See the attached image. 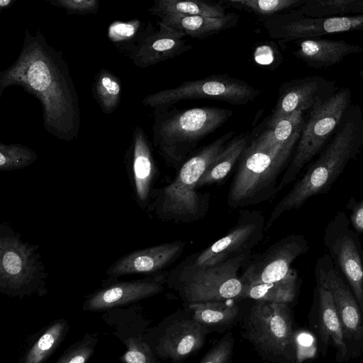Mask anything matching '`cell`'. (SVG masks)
<instances>
[{
	"mask_svg": "<svg viewBox=\"0 0 363 363\" xmlns=\"http://www.w3.org/2000/svg\"><path fill=\"white\" fill-rule=\"evenodd\" d=\"M308 250V242L301 235L281 238L264 251L252 256L243 268L240 279L244 285L277 281L284 278L292 262Z\"/></svg>",
	"mask_w": 363,
	"mask_h": 363,
	"instance_id": "13",
	"label": "cell"
},
{
	"mask_svg": "<svg viewBox=\"0 0 363 363\" xmlns=\"http://www.w3.org/2000/svg\"><path fill=\"white\" fill-rule=\"evenodd\" d=\"M297 281V272L291 268L287 275L279 281L245 285L240 299L251 298L255 301L288 304L296 297Z\"/></svg>",
	"mask_w": 363,
	"mask_h": 363,
	"instance_id": "26",
	"label": "cell"
},
{
	"mask_svg": "<svg viewBox=\"0 0 363 363\" xmlns=\"http://www.w3.org/2000/svg\"><path fill=\"white\" fill-rule=\"evenodd\" d=\"M233 345V334L228 333L208 351L200 363H228Z\"/></svg>",
	"mask_w": 363,
	"mask_h": 363,
	"instance_id": "38",
	"label": "cell"
},
{
	"mask_svg": "<svg viewBox=\"0 0 363 363\" xmlns=\"http://www.w3.org/2000/svg\"><path fill=\"white\" fill-rule=\"evenodd\" d=\"M36 153L20 144H0V170L11 171L24 168L37 160Z\"/></svg>",
	"mask_w": 363,
	"mask_h": 363,
	"instance_id": "35",
	"label": "cell"
},
{
	"mask_svg": "<svg viewBox=\"0 0 363 363\" xmlns=\"http://www.w3.org/2000/svg\"><path fill=\"white\" fill-rule=\"evenodd\" d=\"M14 2H15V1H12V0H0V8L5 9L7 7H9Z\"/></svg>",
	"mask_w": 363,
	"mask_h": 363,
	"instance_id": "41",
	"label": "cell"
},
{
	"mask_svg": "<svg viewBox=\"0 0 363 363\" xmlns=\"http://www.w3.org/2000/svg\"><path fill=\"white\" fill-rule=\"evenodd\" d=\"M166 279L159 274L141 279L116 281L89 295L83 303L84 311L119 308L153 296L164 290Z\"/></svg>",
	"mask_w": 363,
	"mask_h": 363,
	"instance_id": "19",
	"label": "cell"
},
{
	"mask_svg": "<svg viewBox=\"0 0 363 363\" xmlns=\"http://www.w3.org/2000/svg\"><path fill=\"white\" fill-rule=\"evenodd\" d=\"M303 111H296L283 117L271 125L255 140L263 147L282 145L289 142L296 135L301 133L304 126Z\"/></svg>",
	"mask_w": 363,
	"mask_h": 363,
	"instance_id": "32",
	"label": "cell"
},
{
	"mask_svg": "<svg viewBox=\"0 0 363 363\" xmlns=\"http://www.w3.org/2000/svg\"><path fill=\"white\" fill-rule=\"evenodd\" d=\"M264 26L269 35L279 43L320 35L363 30V15L310 18L296 9L268 18Z\"/></svg>",
	"mask_w": 363,
	"mask_h": 363,
	"instance_id": "11",
	"label": "cell"
},
{
	"mask_svg": "<svg viewBox=\"0 0 363 363\" xmlns=\"http://www.w3.org/2000/svg\"><path fill=\"white\" fill-rule=\"evenodd\" d=\"M315 274L317 284L328 289L332 294L345 340L360 341L363 337L362 312L351 289L327 256L318 261Z\"/></svg>",
	"mask_w": 363,
	"mask_h": 363,
	"instance_id": "16",
	"label": "cell"
},
{
	"mask_svg": "<svg viewBox=\"0 0 363 363\" xmlns=\"http://www.w3.org/2000/svg\"><path fill=\"white\" fill-rule=\"evenodd\" d=\"M157 25L158 28L155 29L149 24L130 48L129 57L137 67H150L191 49L183 33L160 21Z\"/></svg>",
	"mask_w": 363,
	"mask_h": 363,
	"instance_id": "17",
	"label": "cell"
},
{
	"mask_svg": "<svg viewBox=\"0 0 363 363\" xmlns=\"http://www.w3.org/2000/svg\"><path fill=\"white\" fill-rule=\"evenodd\" d=\"M320 311V336L323 343L328 344L330 339L337 350L340 359L347 354V348L342 328L331 293L318 284Z\"/></svg>",
	"mask_w": 363,
	"mask_h": 363,
	"instance_id": "25",
	"label": "cell"
},
{
	"mask_svg": "<svg viewBox=\"0 0 363 363\" xmlns=\"http://www.w3.org/2000/svg\"><path fill=\"white\" fill-rule=\"evenodd\" d=\"M185 245L184 241L177 240L133 251L116 261L106 273L116 278L155 272L167 267L179 258Z\"/></svg>",
	"mask_w": 363,
	"mask_h": 363,
	"instance_id": "20",
	"label": "cell"
},
{
	"mask_svg": "<svg viewBox=\"0 0 363 363\" xmlns=\"http://www.w3.org/2000/svg\"><path fill=\"white\" fill-rule=\"evenodd\" d=\"M260 91L245 82L228 75L210 77L183 82L178 86L149 94L143 104L155 110L167 108L182 100L213 99L233 105L253 101Z\"/></svg>",
	"mask_w": 363,
	"mask_h": 363,
	"instance_id": "10",
	"label": "cell"
},
{
	"mask_svg": "<svg viewBox=\"0 0 363 363\" xmlns=\"http://www.w3.org/2000/svg\"><path fill=\"white\" fill-rule=\"evenodd\" d=\"M229 131L188 159L169 184L158 189L152 206L158 218L189 223L202 218L208 208V196L196 191L199 181L232 139Z\"/></svg>",
	"mask_w": 363,
	"mask_h": 363,
	"instance_id": "4",
	"label": "cell"
},
{
	"mask_svg": "<svg viewBox=\"0 0 363 363\" xmlns=\"http://www.w3.org/2000/svg\"><path fill=\"white\" fill-rule=\"evenodd\" d=\"M69 330L65 319L51 323L25 354L21 363H45L62 343Z\"/></svg>",
	"mask_w": 363,
	"mask_h": 363,
	"instance_id": "30",
	"label": "cell"
},
{
	"mask_svg": "<svg viewBox=\"0 0 363 363\" xmlns=\"http://www.w3.org/2000/svg\"><path fill=\"white\" fill-rule=\"evenodd\" d=\"M38 246L21 239L8 225H0V292L23 298L47 294L48 274L37 252Z\"/></svg>",
	"mask_w": 363,
	"mask_h": 363,
	"instance_id": "7",
	"label": "cell"
},
{
	"mask_svg": "<svg viewBox=\"0 0 363 363\" xmlns=\"http://www.w3.org/2000/svg\"><path fill=\"white\" fill-rule=\"evenodd\" d=\"M296 10L310 18L363 15V0H307Z\"/></svg>",
	"mask_w": 363,
	"mask_h": 363,
	"instance_id": "31",
	"label": "cell"
},
{
	"mask_svg": "<svg viewBox=\"0 0 363 363\" xmlns=\"http://www.w3.org/2000/svg\"><path fill=\"white\" fill-rule=\"evenodd\" d=\"M360 76L363 77V69L360 72Z\"/></svg>",
	"mask_w": 363,
	"mask_h": 363,
	"instance_id": "42",
	"label": "cell"
},
{
	"mask_svg": "<svg viewBox=\"0 0 363 363\" xmlns=\"http://www.w3.org/2000/svg\"><path fill=\"white\" fill-rule=\"evenodd\" d=\"M92 90L95 99L105 113H111L118 107L121 84L119 79L110 71L101 69L98 72Z\"/></svg>",
	"mask_w": 363,
	"mask_h": 363,
	"instance_id": "33",
	"label": "cell"
},
{
	"mask_svg": "<svg viewBox=\"0 0 363 363\" xmlns=\"http://www.w3.org/2000/svg\"><path fill=\"white\" fill-rule=\"evenodd\" d=\"M363 147V113L351 105L318 157L273 208L265 230L284 213L298 209L311 197L326 193L350 160Z\"/></svg>",
	"mask_w": 363,
	"mask_h": 363,
	"instance_id": "2",
	"label": "cell"
},
{
	"mask_svg": "<svg viewBox=\"0 0 363 363\" xmlns=\"http://www.w3.org/2000/svg\"><path fill=\"white\" fill-rule=\"evenodd\" d=\"M251 257L252 252H246L213 264L200 265L189 256L169 272L166 284L187 306L238 300L245 286L239 272Z\"/></svg>",
	"mask_w": 363,
	"mask_h": 363,
	"instance_id": "5",
	"label": "cell"
},
{
	"mask_svg": "<svg viewBox=\"0 0 363 363\" xmlns=\"http://www.w3.org/2000/svg\"><path fill=\"white\" fill-rule=\"evenodd\" d=\"M164 24L194 38L203 40L226 29L234 27L238 22V16L234 13L223 17L213 18L202 16H189L167 13L159 16Z\"/></svg>",
	"mask_w": 363,
	"mask_h": 363,
	"instance_id": "24",
	"label": "cell"
},
{
	"mask_svg": "<svg viewBox=\"0 0 363 363\" xmlns=\"http://www.w3.org/2000/svg\"><path fill=\"white\" fill-rule=\"evenodd\" d=\"M103 319L113 330V334L126 347L121 356L123 363H160L150 345L146 341L147 322L142 316L140 308H111Z\"/></svg>",
	"mask_w": 363,
	"mask_h": 363,
	"instance_id": "15",
	"label": "cell"
},
{
	"mask_svg": "<svg viewBox=\"0 0 363 363\" xmlns=\"http://www.w3.org/2000/svg\"><path fill=\"white\" fill-rule=\"evenodd\" d=\"M331 252L363 313V262L354 234L347 230L333 242Z\"/></svg>",
	"mask_w": 363,
	"mask_h": 363,
	"instance_id": "23",
	"label": "cell"
},
{
	"mask_svg": "<svg viewBox=\"0 0 363 363\" xmlns=\"http://www.w3.org/2000/svg\"><path fill=\"white\" fill-rule=\"evenodd\" d=\"M142 23L139 20L135 19L128 22L114 21L108 28V38L116 43H123L136 41V35H140Z\"/></svg>",
	"mask_w": 363,
	"mask_h": 363,
	"instance_id": "37",
	"label": "cell"
},
{
	"mask_svg": "<svg viewBox=\"0 0 363 363\" xmlns=\"http://www.w3.org/2000/svg\"><path fill=\"white\" fill-rule=\"evenodd\" d=\"M301 133L282 145L263 147L254 140L247 146L229 188L228 204L230 208L260 203L278 192L279 177L289 164Z\"/></svg>",
	"mask_w": 363,
	"mask_h": 363,
	"instance_id": "3",
	"label": "cell"
},
{
	"mask_svg": "<svg viewBox=\"0 0 363 363\" xmlns=\"http://www.w3.org/2000/svg\"><path fill=\"white\" fill-rule=\"evenodd\" d=\"M307 0H228L233 7L250 11L256 15L271 18L283 12L296 9Z\"/></svg>",
	"mask_w": 363,
	"mask_h": 363,
	"instance_id": "34",
	"label": "cell"
},
{
	"mask_svg": "<svg viewBox=\"0 0 363 363\" xmlns=\"http://www.w3.org/2000/svg\"><path fill=\"white\" fill-rule=\"evenodd\" d=\"M48 2L64 9L68 13L79 15L95 13L99 6L98 0H52Z\"/></svg>",
	"mask_w": 363,
	"mask_h": 363,
	"instance_id": "39",
	"label": "cell"
},
{
	"mask_svg": "<svg viewBox=\"0 0 363 363\" xmlns=\"http://www.w3.org/2000/svg\"><path fill=\"white\" fill-rule=\"evenodd\" d=\"M245 331L258 351L294 362L295 338L288 304L256 301L245 318Z\"/></svg>",
	"mask_w": 363,
	"mask_h": 363,
	"instance_id": "9",
	"label": "cell"
},
{
	"mask_svg": "<svg viewBox=\"0 0 363 363\" xmlns=\"http://www.w3.org/2000/svg\"><path fill=\"white\" fill-rule=\"evenodd\" d=\"M97 342L96 335L86 333L67 349L55 363H86L92 356Z\"/></svg>",
	"mask_w": 363,
	"mask_h": 363,
	"instance_id": "36",
	"label": "cell"
},
{
	"mask_svg": "<svg viewBox=\"0 0 363 363\" xmlns=\"http://www.w3.org/2000/svg\"><path fill=\"white\" fill-rule=\"evenodd\" d=\"M154 143L164 160L177 166L205 137L225 123L230 110L215 106L182 111L155 110Z\"/></svg>",
	"mask_w": 363,
	"mask_h": 363,
	"instance_id": "6",
	"label": "cell"
},
{
	"mask_svg": "<svg viewBox=\"0 0 363 363\" xmlns=\"http://www.w3.org/2000/svg\"><path fill=\"white\" fill-rule=\"evenodd\" d=\"M350 103L351 91L343 87L311 108L296 151L280 179L278 191L294 181L305 165L321 152Z\"/></svg>",
	"mask_w": 363,
	"mask_h": 363,
	"instance_id": "8",
	"label": "cell"
},
{
	"mask_svg": "<svg viewBox=\"0 0 363 363\" xmlns=\"http://www.w3.org/2000/svg\"><path fill=\"white\" fill-rule=\"evenodd\" d=\"M149 11L157 17L167 13H179L220 18L227 14L221 3L201 1L157 0L149 9Z\"/></svg>",
	"mask_w": 363,
	"mask_h": 363,
	"instance_id": "29",
	"label": "cell"
},
{
	"mask_svg": "<svg viewBox=\"0 0 363 363\" xmlns=\"http://www.w3.org/2000/svg\"><path fill=\"white\" fill-rule=\"evenodd\" d=\"M208 331L206 327L192 318L190 313L189 317H169L157 328L147 330L146 335L152 338L145 335V338L157 357L178 362L203 346Z\"/></svg>",
	"mask_w": 363,
	"mask_h": 363,
	"instance_id": "12",
	"label": "cell"
},
{
	"mask_svg": "<svg viewBox=\"0 0 363 363\" xmlns=\"http://www.w3.org/2000/svg\"><path fill=\"white\" fill-rule=\"evenodd\" d=\"M337 91L335 83L320 76L295 79L281 85L277 104L267 125L296 111L311 108Z\"/></svg>",
	"mask_w": 363,
	"mask_h": 363,
	"instance_id": "18",
	"label": "cell"
},
{
	"mask_svg": "<svg viewBox=\"0 0 363 363\" xmlns=\"http://www.w3.org/2000/svg\"><path fill=\"white\" fill-rule=\"evenodd\" d=\"M361 52H363L362 47L344 40L313 38L299 40L293 53L308 66L321 69L340 62L349 55Z\"/></svg>",
	"mask_w": 363,
	"mask_h": 363,
	"instance_id": "22",
	"label": "cell"
},
{
	"mask_svg": "<svg viewBox=\"0 0 363 363\" xmlns=\"http://www.w3.org/2000/svg\"><path fill=\"white\" fill-rule=\"evenodd\" d=\"M233 299L212 301L188 305L192 318L209 329L233 323L239 314V308Z\"/></svg>",
	"mask_w": 363,
	"mask_h": 363,
	"instance_id": "28",
	"label": "cell"
},
{
	"mask_svg": "<svg viewBox=\"0 0 363 363\" xmlns=\"http://www.w3.org/2000/svg\"><path fill=\"white\" fill-rule=\"evenodd\" d=\"M130 177L137 201L145 206L150 201L156 166L148 140L143 129L136 127L130 148Z\"/></svg>",
	"mask_w": 363,
	"mask_h": 363,
	"instance_id": "21",
	"label": "cell"
},
{
	"mask_svg": "<svg viewBox=\"0 0 363 363\" xmlns=\"http://www.w3.org/2000/svg\"><path fill=\"white\" fill-rule=\"evenodd\" d=\"M247 146V138L244 134L232 138L215 158L199 181L197 189L223 179L240 160Z\"/></svg>",
	"mask_w": 363,
	"mask_h": 363,
	"instance_id": "27",
	"label": "cell"
},
{
	"mask_svg": "<svg viewBox=\"0 0 363 363\" xmlns=\"http://www.w3.org/2000/svg\"><path fill=\"white\" fill-rule=\"evenodd\" d=\"M11 85L22 86L39 99L47 132L65 141L77 138L79 97L67 63L40 30L34 35L26 30L18 59L0 72V96Z\"/></svg>",
	"mask_w": 363,
	"mask_h": 363,
	"instance_id": "1",
	"label": "cell"
},
{
	"mask_svg": "<svg viewBox=\"0 0 363 363\" xmlns=\"http://www.w3.org/2000/svg\"><path fill=\"white\" fill-rule=\"evenodd\" d=\"M352 202L350 201L351 209L350 222L354 229L358 233H363V199L359 202Z\"/></svg>",
	"mask_w": 363,
	"mask_h": 363,
	"instance_id": "40",
	"label": "cell"
},
{
	"mask_svg": "<svg viewBox=\"0 0 363 363\" xmlns=\"http://www.w3.org/2000/svg\"><path fill=\"white\" fill-rule=\"evenodd\" d=\"M265 225L264 217L260 211H240L235 225L224 237L191 257L197 264L207 265L242 252H252L263 239Z\"/></svg>",
	"mask_w": 363,
	"mask_h": 363,
	"instance_id": "14",
	"label": "cell"
}]
</instances>
